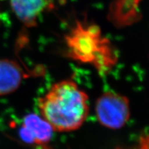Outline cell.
Returning a JSON list of instances; mask_svg holds the SVG:
<instances>
[{"label":"cell","mask_w":149,"mask_h":149,"mask_svg":"<svg viewBox=\"0 0 149 149\" xmlns=\"http://www.w3.org/2000/svg\"><path fill=\"white\" fill-rule=\"evenodd\" d=\"M13 10L28 27L35 26L41 14L49 6V0H10Z\"/></svg>","instance_id":"cell-6"},{"label":"cell","mask_w":149,"mask_h":149,"mask_svg":"<svg viewBox=\"0 0 149 149\" xmlns=\"http://www.w3.org/2000/svg\"><path fill=\"white\" fill-rule=\"evenodd\" d=\"M64 42L66 57L91 65L100 76L107 75L117 64L116 49L96 24L77 20L65 35Z\"/></svg>","instance_id":"cell-2"},{"label":"cell","mask_w":149,"mask_h":149,"mask_svg":"<svg viewBox=\"0 0 149 149\" xmlns=\"http://www.w3.org/2000/svg\"><path fill=\"white\" fill-rule=\"evenodd\" d=\"M95 115L101 126L111 130L121 129L130 117V101L120 93L109 91L102 93L95 102Z\"/></svg>","instance_id":"cell-3"},{"label":"cell","mask_w":149,"mask_h":149,"mask_svg":"<svg viewBox=\"0 0 149 149\" xmlns=\"http://www.w3.org/2000/svg\"><path fill=\"white\" fill-rule=\"evenodd\" d=\"M40 116L54 131L66 133L83 126L89 111V97L75 81L63 79L51 86L37 100Z\"/></svg>","instance_id":"cell-1"},{"label":"cell","mask_w":149,"mask_h":149,"mask_svg":"<svg viewBox=\"0 0 149 149\" xmlns=\"http://www.w3.org/2000/svg\"><path fill=\"white\" fill-rule=\"evenodd\" d=\"M28 76L21 65L16 61L0 59V96L16 91Z\"/></svg>","instance_id":"cell-5"},{"label":"cell","mask_w":149,"mask_h":149,"mask_svg":"<svg viewBox=\"0 0 149 149\" xmlns=\"http://www.w3.org/2000/svg\"><path fill=\"white\" fill-rule=\"evenodd\" d=\"M142 0H113L110 6L108 18L115 27L124 28L140 20L139 5Z\"/></svg>","instance_id":"cell-4"},{"label":"cell","mask_w":149,"mask_h":149,"mask_svg":"<svg viewBox=\"0 0 149 149\" xmlns=\"http://www.w3.org/2000/svg\"><path fill=\"white\" fill-rule=\"evenodd\" d=\"M116 149H127L124 148H117ZM128 149H149V134H144L139 137L138 142L135 146Z\"/></svg>","instance_id":"cell-8"},{"label":"cell","mask_w":149,"mask_h":149,"mask_svg":"<svg viewBox=\"0 0 149 149\" xmlns=\"http://www.w3.org/2000/svg\"><path fill=\"white\" fill-rule=\"evenodd\" d=\"M22 125L29 132L33 141V145L45 148L51 140L54 130L51 126L40 115L30 113L23 119Z\"/></svg>","instance_id":"cell-7"}]
</instances>
